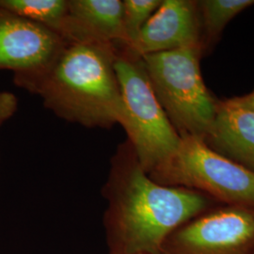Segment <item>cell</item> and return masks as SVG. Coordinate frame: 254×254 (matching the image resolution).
I'll return each instance as SVG.
<instances>
[{
    "label": "cell",
    "mask_w": 254,
    "mask_h": 254,
    "mask_svg": "<svg viewBox=\"0 0 254 254\" xmlns=\"http://www.w3.org/2000/svg\"><path fill=\"white\" fill-rule=\"evenodd\" d=\"M104 226L111 254H161L175 230L208 211L203 193L154 182L129 141L118 146L103 189Z\"/></svg>",
    "instance_id": "6da1fadb"
},
{
    "label": "cell",
    "mask_w": 254,
    "mask_h": 254,
    "mask_svg": "<svg viewBox=\"0 0 254 254\" xmlns=\"http://www.w3.org/2000/svg\"><path fill=\"white\" fill-rule=\"evenodd\" d=\"M118 46L68 42L44 73L17 86L39 95L55 115L88 128L122 125L124 105L115 63Z\"/></svg>",
    "instance_id": "7a4b0ae2"
},
{
    "label": "cell",
    "mask_w": 254,
    "mask_h": 254,
    "mask_svg": "<svg viewBox=\"0 0 254 254\" xmlns=\"http://www.w3.org/2000/svg\"><path fill=\"white\" fill-rule=\"evenodd\" d=\"M200 56L198 45L140 59L154 93L178 134L205 141L217 115L218 103L201 77Z\"/></svg>",
    "instance_id": "3957f363"
},
{
    "label": "cell",
    "mask_w": 254,
    "mask_h": 254,
    "mask_svg": "<svg viewBox=\"0 0 254 254\" xmlns=\"http://www.w3.org/2000/svg\"><path fill=\"white\" fill-rule=\"evenodd\" d=\"M122 99V127L146 173H150L176 151L181 136L157 99L140 58L118 47L115 63Z\"/></svg>",
    "instance_id": "277c9868"
},
{
    "label": "cell",
    "mask_w": 254,
    "mask_h": 254,
    "mask_svg": "<svg viewBox=\"0 0 254 254\" xmlns=\"http://www.w3.org/2000/svg\"><path fill=\"white\" fill-rule=\"evenodd\" d=\"M148 174L163 186L204 192L227 205L254 208V172L196 136H181L176 151Z\"/></svg>",
    "instance_id": "5b68a950"
},
{
    "label": "cell",
    "mask_w": 254,
    "mask_h": 254,
    "mask_svg": "<svg viewBox=\"0 0 254 254\" xmlns=\"http://www.w3.org/2000/svg\"><path fill=\"white\" fill-rule=\"evenodd\" d=\"M161 254H254V208L206 211L175 230Z\"/></svg>",
    "instance_id": "8992f818"
},
{
    "label": "cell",
    "mask_w": 254,
    "mask_h": 254,
    "mask_svg": "<svg viewBox=\"0 0 254 254\" xmlns=\"http://www.w3.org/2000/svg\"><path fill=\"white\" fill-rule=\"evenodd\" d=\"M67 41L54 30L0 8V70H11L18 85L44 73Z\"/></svg>",
    "instance_id": "52a82bcc"
},
{
    "label": "cell",
    "mask_w": 254,
    "mask_h": 254,
    "mask_svg": "<svg viewBox=\"0 0 254 254\" xmlns=\"http://www.w3.org/2000/svg\"><path fill=\"white\" fill-rule=\"evenodd\" d=\"M197 5L189 0H164L146 22L135 41L120 48L136 58L198 46Z\"/></svg>",
    "instance_id": "ba28073f"
},
{
    "label": "cell",
    "mask_w": 254,
    "mask_h": 254,
    "mask_svg": "<svg viewBox=\"0 0 254 254\" xmlns=\"http://www.w3.org/2000/svg\"><path fill=\"white\" fill-rule=\"evenodd\" d=\"M61 35L67 42L98 41L124 46L123 1L69 0Z\"/></svg>",
    "instance_id": "9c48e42d"
},
{
    "label": "cell",
    "mask_w": 254,
    "mask_h": 254,
    "mask_svg": "<svg viewBox=\"0 0 254 254\" xmlns=\"http://www.w3.org/2000/svg\"><path fill=\"white\" fill-rule=\"evenodd\" d=\"M206 138L227 158L254 173V111L231 109L218 103Z\"/></svg>",
    "instance_id": "30bf717a"
},
{
    "label": "cell",
    "mask_w": 254,
    "mask_h": 254,
    "mask_svg": "<svg viewBox=\"0 0 254 254\" xmlns=\"http://www.w3.org/2000/svg\"><path fill=\"white\" fill-rule=\"evenodd\" d=\"M68 7L69 0H0V8L48 27L60 35Z\"/></svg>",
    "instance_id": "8fae6325"
},
{
    "label": "cell",
    "mask_w": 254,
    "mask_h": 254,
    "mask_svg": "<svg viewBox=\"0 0 254 254\" xmlns=\"http://www.w3.org/2000/svg\"><path fill=\"white\" fill-rule=\"evenodd\" d=\"M254 4V0H204L198 6L207 34L216 37L236 15Z\"/></svg>",
    "instance_id": "7c38bea8"
},
{
    "label": "cell",
    "mask_w": 254,
    "mask_h": 254,
    "mask_svg": "<svg viewBox=\"0 0 254 254\" xmlns=\"http://www.w3.org/2000/svg\"><path fill=\"white\" fill-rule=\"evenodd\" d=\"M161 2L160 0L123 1V26L126 42L120 48L128 47L135 41L141 28L160 6Z\"/></svg>",
    "instance_id": "4fadbf2b"
},
{
    "label": "cell",
    "mask_w": 254,
    "mask_h": 254,
    "mask_svg": "<svg viewBox=\"0 0 254 254\" xmlns=\"http://www.w3.org/2000/svg\"><path fill=\"white\" fill-rule=\"evenodd\" d=\"M18 107L15 95L8 91H0V127L13 116Z\"/></svg>",
    "instance_id": "5bb4252c"
},
{
    "label": "cell",
    "mask_w": 254,
    "mask_h": 254,
    "mask_svg": "<svg viewBox=\"0 0 254 254\" xmlns=\"http://www.w3.org/2000/svg\"><path fill=\"white\" fill-rule=\"evenodd\" d=\"M223 106L231 109H243L254 111V91L243 96L235 97L229 100L220 102Z\"/></svg>",
    "instance_id": "9a60e30c"
},
{
    "label": "cell",
    "mask_w": 254,
    "mask_h": 254,
    "mask_svg": "<svg viewBox=\"0 0 254 254\" xmlns=\"http://www.w3.org/2000/svg\"><path fill=\"white\" fill-rule=\"evenodd\" d=\"M109 254H139V253H136V254H111V253H109Z\"/></svg>",
    "instance_id": "2e32d148"
}]
</instances>
